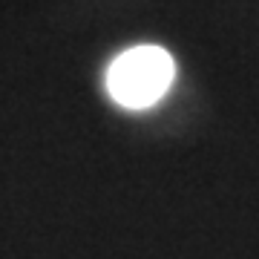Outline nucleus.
Returning a JSON list of instances; mask_svg holds the SVG:
<instances>
[{
	"label": "nucleus",
	"instance_id": "f257e3e1",
	"mask_svg": "<svg viewBox=\"0 0 259 259\" xmlns=\"http://www.w3.org/2000/svg\"><path fill=\"white\" fill-rule=\"evenodd\" d=\"M176 81V61L156 44L124 49L107 69V95L124 110H150Z\"/></svg>",
	"mask_w": 259,
	"mask_h": 259
}]
</instances>
